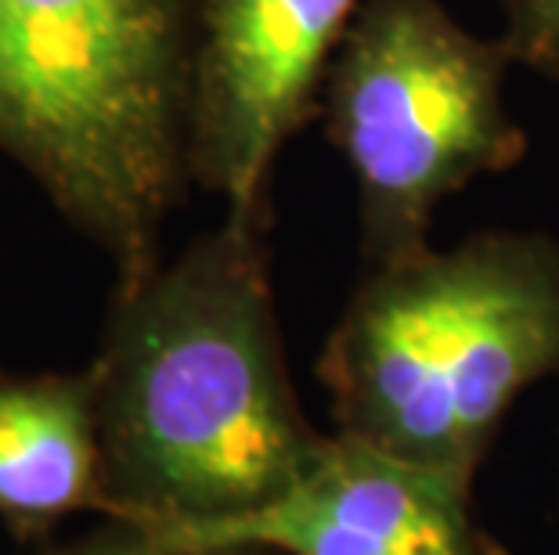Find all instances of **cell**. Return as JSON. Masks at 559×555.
Segmentation results:
<instances>
[{
    "instance_id": "cell-1",
    "label": "cell",
    "mask_w": 559,
    "mask_h": 555,
    "mask_svg": "<svg viewBox=\"0 0 559 555\" xmlns=\"http://www.w3.org/2000/svg\"><path fill=\"white\" fill-rule=\"evenodd\" d=\"M275 209L116 286L91 361L109 519L185 534L285 494L325 447L293 386L271 278Z\"/></svg>"
},
{
    "instance_id": "cell-2",
    "label": "cell",
    "mask_w": 559,
    "mask_h": 555,
    "mask_svg": "<svg viewBox=\"0 0 559 555\" xmlns=\"http://www.w3.org/2000/svg\"><path fill=\"white\" fill-rule=\"evenodd\" d=\"M199 0H0V156L109 256L163 264L192 181Z\"/></svg>"
},
{
    "instance_id": "cell-3",
    "label": "cell",
    "mask_w": 559,
    "mask_h": 555,
    "mask_svg": "<svg viewBox=\"0 0 559 555\" xmlns=\"http://www.w3.org/2000/svg\"><path fill=\"white\" fill-rule=\"evenodd\" d=\"M314 375L336 433L477 483L516 400L559 375V242L495 228L365 264Z\"/></svg>"
},
{
    "instance_id": "cell-4",
    "label": "cell",
    "mask_w": 559,
    "mask_h": 555,
    "mask_svg": "<svg viewBox=\"0 0 559 555\" xmlns=\"http://www.w3.org/2000/svg\"><path fill=\"white\" fill-rule=\"evenodd\" d=\"M509 65L506 44L469 33L444 0L358 8L318 116L354 177L361 264L426 250L451 195L527 156L506 101Z\"/></svg>"
},
{
    "instance_id": "cell-5",
    "label": "cell",
    "mask_w": 559,
    "mask_h": 555,
    "mask_svg": "<svg viewBox=\"0 0 559 555\" xmlns=\"http://www.w3.org/2000/svg\"><path fill=\"white\" fill-rule=\"evenodd\" d=\"M365 0H199L192 181L224 209H271L282 148L318 116L321 84Z\"/></svg>"
},
{
    "instance_id": "cell-6",
    "label": "cell",
    "mask_w": 559,
    "mask_h": 555,
    "mask_svg": "<svg viewBox=\"0 0 559 555\" xmlns=\"http://www.w3.org/2000/svg\"><path fill=\"white\" fill-rule=\"evenodd\" d=\"M473 491L477 483L332 430L275 502L163 538L206 555H509L480 523Z\"/></svg>"
},
{
    "instance_id": "cell-7",
    "label": "cell",
    "mask_w": 559,
    "mask_h": 555,
    "mask_svg": "<svg viewBox=\"0 0 559 555\" xmlns=\"http://www.w3.org/2000/svg\"><path fill=\"white\" fill-rule=\"evenodd\" d=\"M76 512L109 519L91 372L0 369V516L40 534Z\"/></svg>"
},
{
    "instance_id": "cell-8",
    "label": "cell",
    "mask_w": 559,
    "mask_h": 555,
    "mask_svg": "<svg viewBox=\"0 0 559 555\" xmlns=\"http://www.w3.org/2000/svg\"><path fill=\"white\" fill-rule=\"evenodd\" d=\"M502 40L516 65L559 80V0H498Z\"/></svg>"
},
{
    "instance_id": "cell-9",
    "label": "cell",
    "mask_w": 559,
    "mask_h": 555,
    "mask_svg": "<svg viewBox=\"0 0 559 555\" xmlns=\"http://www.w3.org/2000/svg\"><path fill=\"white\" fill-rule=\"evenodd\" d=\"M44 555H206L185 545H174L156 530L141 527V523H127V519H102L98 530L83 534L69 545H58Z\"/></svg>"
}]
</instances>
